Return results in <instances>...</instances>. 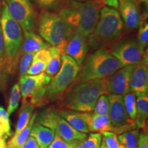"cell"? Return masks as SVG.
Segmentation results:
<instances>
[{
    "label": "cell",
    "instance_id": "38",
    "mask_svg": "<svg viewBox=\"0 0 148 148\" xmlns=\"http://www.w3.org/2000/svg\"><path fill=\"white\" fill-rule=\"evenodd\" d=\"M138 148H148L147 132H140L138 140Z\"/></svg>",
    "mask_w": 148,
    "mask_h": 148
},
{
    "label": "cell",
    "instance_id": "33",
    "mask_svg": "<svg viewBox=\"0 0 148 148\" xmlns=\"http://www.w3.org/2000/svg\"><path fill=\"white\" fill-rule=\"evenodd\" d=\"M47 64L48 62L47 61L40 60V59H33L32 64L29 66L26 74L34 75L42 73L45 71Z\"/></svg>",
    "mask_w": 148,
    "mask_h": 148
},
{
    "label": "cell",
    "instance_id": "4",
    "mask_svg": "<svg viewBox=\"0 0 148 148\" xmlns=\"http://www.w3.org/2000/svg\"><path fill=\"white\" fill-rule=\"evenodd\" d=\"M123 22L119 12L111 7L104 6L94 31L88 36V43L92 49L105 47L118 39L123 33Z\"/></svg>",
    "mask_w": 148,
    "mask_h": 148
},
{
    "label": "cell",
    "instance_id": "22",
    "mask_svg": "<svg viewBox=\"0 0 148 148\" xmlns=\"http://www.w3.org/2000/svg\"><path fill=\"white\" fill-rule=\"evenodd\" d=\"M37 116V113L34 112L32 115L30 120L27 125L22 129L19 132L14 134L12 138L9 140L7 143V147L8 148H19L23 144L25 143L30 135L31 130L34 125L35 121H36Z\"/></svg>",
    "mask_w": 148,
    "mask_h": 148
},
{
    "label": "cell",
    "instance_id": "2",
    "mask_svg": "<svg viewBox=\"0 0 148 148\" xmlns=\"http://www.w3.org/2000/svg\"><path fill=\"white\" fill-rule=\"evenodd\" d=\"M102 8L94 0H69L58 13L67 22L74 32L88 38L95 29Z\"/></svg>",
    "mask_w": 148,
    "mask_h": 148
},
{
    "label": "cell",
    "instance_id": "28",
    "mask_svg": "<svg viewBox=\"0 0 148 148\" xmlns=\"http://www.w3.org/2000/svg\"><path fill=\"white\" fill-rule=\"evenodd\" d=\"M20 98H21V90H20L19 84H15L12 86L10 91V97H9L8 106L7 108V112L10 115L13 113L18 106Z\"/></svg>",
    "mask_w": 148,
    "mask_h": 148
},
{
    "label": "cell",
    "instance_id": "31",
    "mask_svg": "<svg viewBox=\"0 0 148 148\" xmlns=\"http://www.w3.org/2000/svg\"><path fill=\"white\" fill-rule=\"evenodd\" d=\"M9 114L3 107L0 106V127L2 130L6 139L12 135L11 130Z\"/></svg>",
    "mask_w": 148,
    "mask_h": 148
},
{
    "label": "cell",
    "instance_id": "21",
    "mask_svg": "<svg viewBox=\"0 0 148 148\" xmlns=\"http://www.w3.org/2000/svg\"><path fill=\"white\" fill-rule=\"evenodd\" d=\"M30 136L36 139L40 148H47L54 138L55 132L35 121L31 130Z\"/></svg>",
    "mask_w": 148,
    "mask_h": 148
},
{
    "label": "cell",
    "instance_id": "6",
    "mask_svg": "<svg viewBox=\"0 0 148 148\" xmlns=\"http://www.w3.org/2000/svg\"><path fill=\"white\" fill-rule=\"evenodd\" d=\"M39 34L49 45L56 46L67 39L74 31L57 12L41 10L37 18Z\"/></svg>",
    "mask_w": 148,
    "mask_h": 148
},
{
    "label": "cell",
    "instance_id": "16",
    "mask_svg": "<svg viewBox=\"0 0 148 148\" xmlns=\"http://www.w3.org/2000/svg\"><path fill=\"white\" fill-rule=\"evenodd\" d=\"M83 116L88 125L89 132L103 134V132H114L108 114H97L92 112H83Z\"/></svg>",
    "mask_w": 148,
    "mask_h": 148
},
{
    "label": "cell",
    "instance_id": "45",
    "mask_svg": "<svg viewBox=\"0 0 148 148\" xmlns=\"http://www.w3.org/2000/svg\"><path fill=\"white\" fill-rule=\"evenodd\" d=\"M73 1H87V0H73Z\"/></svg>",
    "mask_w": 148,
    "mask_h": 148
},
{
    "label": "cell",
    "instance_id": "19",
    "mask_svg": "<svg viewBox=\"0 0 148 148\" xmlns=\"http://www.w3.org/2000/svg\"><path fill=\"white\" fill-rule=\"evenodd\" d=\"M58 112L61 117L63 118L74 129L85 134L89 132L88 125L83 116V112L66 109H58Z\"/></svg>",
    "mask_w": 148,
    "mask_h": 148
},
{
    "label": "cell",
    "instance_id": "39",
    "mask_svg": "<svg viewBox=\"0 0 148 148\" xmlns=\"http://www.w3.org/2000/svg\"><path fill=\"white\" fill-rule=\"evenodd\" d=\"M19 148H40V146L36 139L30 136Z\"/></svg>",
    "mask_w": 148,
    "mask_h": 148
},
{
    "label": "cell",
    "instance_id": "29",
    "mask_svg": "<svg viewBox=\"0 0 148 148\" xmlns=\"http://www.w3.org/2000/svg\"><path fill=\"white\" fill-rule=\"evenodd\" d=\"M102 136L99 133H90L86 139L81 141L74 148H99Z\"/></svg>",
    "mask_w": 148,
    "mask_h": 148
},
{
    "label": "cell",
    "instance_id": "10",
    "mask_svg": "<svg viewBox=\"0 0 148 148\" xmlns=\"http://www.w3.org/2000/svg\"><path fill=\"white\" fill-rule=\"evenodd\" d=\"M109 109L108 115L114 132L120 134L127 131L137 128L134 120L129 117L125 110L123 95L109 94L108 96Z\"/></svg>",
    "mask_w": 148,
    "mask_h": 148
},
{
    "label": "cell",
    "instance_id": "25",
    "mask_svg": "<svg viewBox=\"0 0 148 148\" xmlns=\"http://www.w3.org/2000/svg\"><path fill=\"white\" fill-rule=\"evenodd\" d=\"M41 10L58 12L63 8L69 0H33Z\"/></svg>",
    "mask_w": 148,
    "mask_h": 148
},
{
    "label": "cell",
    "instance_id": "5",
    "mask_svg": "<svg viewBox=\"0 0 148 148\" xmlns=\"http://www.w3.org/2000/svg\"><path fill=\"white\" fill-rule=\"evenodd\" d=\"M0 25L4 41L5 66L8 71H12L21 55L23 32L19 24L11 17L4 1L1 9Z\"/></svg>",
    "mask_w": 148,
    "mask_h": 148
},
{
    "label": "cell",
    "instance_id": "43",
    "mask_svg": "<svg viewBox=\"0 0 148 148\" xmlns=\"http://www.w3.org/2000/svg\"><path fill=\"white\" fill-rule=\"evenodd\" d=\"M99 148H108L106 146V144H105L104 140H103V139L101 140V145H100V147H99Z\"/></svg>",
    "mask_w": 148,
    "mask_h": 148
},
{
    "label": "cell",
    "instance_id": "44",
    "mask_svg": "<svg viewBox=\"0 0 148 148\" xmlns=\"http://www.w3.org/2000/svg\"><path fill=\"white\" fill-rule=\"evenodd\" d=\"M139 2H144L146 3V5H147V2H148V0H138Z\"/></svg>",
    "mask_w": 148,
    "mask_h": 148
},
{
    "label": "cell",
    "instance_id": "11",
    "mask_svg": "<svg viewBox=\"0 0 148 148\" xmlns=\"http://www.w3.org/2000/svg\"><path fill=\"white\" fill-rule=\"evenodd\" d=\"M145 49L138 41L127 40L116 45L110 52L123 67L134 66L141 62L147 56Z\"/></svg>",
    "mask_w": 148,
    "mask_h": 148
},
{
    "label": "cell",
    "instance_id": "13",
    "mask_svg": "<svg viewBox=\"0 0 148 148\" xmlns=\"http://www.w3.org/2000/svg\"><path fill=\"white\" fill-rule=\"evenodd\" d=\"M134 66H123L108 77L107 85L108 94L124 95L130 92V82Z\"/></svg>",
    "mask_w": 148,
    "mask_h": 148
},
{
    "label": "cell",
    "instance_id": "9",
    "mask_svg": "<svg viewBox=\"0 0 148 148\" xmlns=\"http://www.w3.org/2000/svg\"><path fill=\"white\" fill-rule=\"evenodd\" d=\"M11 17L23 32H34L37 27L36 12L30 0H4Z\"/></svg>",
    "mask_w": 148,
    "mask_h": 148
},
{
    "label": "cell",
    "instance_id": "20",
    "mask_svg": "<svg viewBox=\"0 0 148 148\" xmlns=\"http://www.w3.org/2000/svg\"><path fill=\"white\" fill-rule=\"evenodd\" d=\"M148 94L136 96V115L134 121L136 127L147 132Z\"/></svg>",
    "mask_w": 148,
    "mask_h": 148
},
{
    "label": "cell",
    "instance_id": "17",
    "mask_svg": "<svg viewBox=\"0 0 148 148\" xmlns=\"http://www.w3.org/2000/svg\"><path fill=\"white\" fill-rule=\"evenodd\" d=\"M53 131L66 141H82L88 136L85 133L80 132L74 129L60 116L57 119Z\"/></svg>",
    "mask_w": 148,
    "mask_h": 148
},
{
    "label": "cell",
    "instance_id": "1",
    "mask_svg": "<svg viewBox=\"0 0 148 148\" xmlns=\"http://www.w3.org/2000/svg\"><path fill=\"white\" fill-rule=\"evenodd\" d=\"M108 78L71 85L57 100L58 109L92 112L98 98L108 94Z\"/></svg>",
    "mask_w": 148,
    "mask_h": 148
},
{
    "label": "cell",
    "instance_id": "18",
    "mask_svg": "<svg viewBox=\"0 0 148 148\" xmlns=\"http://www.w3.org/2000/svg\"><path fill=\"white\" fill-rule=\"evenodd\" d=\"M24 37L23 38L21 47L20 49V53H34L42 49H47L50 45L46 43L42 40L41 36L36 34L34 32H23Z\"/></svg>",
    "mask_w": 148,
    "mask_h": 148
},
{
    "label": "cell",
    "instance_id": "14",
    "mask_svg": "<svg viewBox=\"0 0 148 148\" xmlns=\"http://www.w3.org/2000/svg\"><path fill=\"white\" fill-rule=\"evenodd\" d=\"M130 92L136 96L147 93L148 90V66L147 56L141 62L136 64L131 74L130 82Z\"/></svg>",
    "mask_w": 148,
    "mask_h": 148
},
{
    "label": "cell",
    "instance_id": "8",
    "mask_svg": "<svg viewBox=\"0 0 148 148\" xmlns=\"http://www.w3.org/2000/svg\"><path fill=\"white\" fill-rule=\"evenodd\" d=\"M51 79V77L43 72L34 75L26 74L20 75L18 84L23 97V103L29 102L35 108L48 103L45 98V92Z\"/></svg>",
    "mask_w": 148,
    "mask_h": 148
},
{
    "label": "cell",
    "instance_id": "15",
    "mask_svg": "<svg viewBox=\"0 0 148 148\" xmlns=\"http://www.w3.org/2000/svg\"><path fill=\"white\" fill-rule=\"evenodd\" d=\"M138 0H119L120 16L125 26L134 29L139 25L141 14Z\"/></svg>",
    "mask_w": 148,
    "mask_h": 148
},
{
    "label": "cell",
    "instance_id": "32",
    "mask_svg": "<svg viewBox=\"0 0 148 148\" xmlns=\"http://www.w3.org/2000/svg\"><path fill=\"white\" fill-rule=\"evenodd\" d=\"M109 109L108 98L106 95H101L96 101L92 113L97 114H108Z\"/></svg>",
    "mask_w": 148,
    "mask_h": 148
},
{
    "label": "cell",
    "instance_id": "23",
    "mask_svg": "<svg viewBox=\"0 0 148 148\" xmlns=\"http://www.w3.org/2000/svg\"><path fill=\"white\" fill-rule=\"evenodd\" d=\"M48 50L49 51L50 57L45 71L47 75L52 77L60 69L62 63V54L57 46L49 47Z\"/></svg>",
    "mask_w": 148,
    "mask_h": 148
},
{
    "label": "cell",
    "instance_id": "27",
    "mask_svg": "<svg viewBox=\"0 0 148 148\" xmlns=\"http://www.w3.org/2000/svg\"><path fill=\"white\" fill-rule=\"evenodd\" d=\"M125 110L129 117L135 119L136 115V96L134 92H129L123 95Z\"/></svg>",
    "mask_w": 148,
    "mask_h": 148
},
{
    "label": "cell",
    "instance_id": "36",
    "mask_svg": "<svg viewBox=\"0 0 148 148\" xmlns=\"http://www.w3.org/2000/svg\"><path fill=\"white\" fill-rule=\"evenodd\" d=\"M34 55V53H27L22 55L18 64V70L21 75H25L27 73L29 66L32 64Z\"/></svg>",
    "mask_w": 148,
    "mask_h": 148
},
{
    "label": "cell",
    "instance_id": "12",
    "mask_svg": "<svg viewBox=\"0 0 148 148\" xmlns=\"http://www.w3.org/2000/svg\"><path fill=\"white\" fill-rule=\"evenodd\" d=\"M56 46L62 56H69L79 66L82 64L89 49L87 38L75 32Z\"/></svg>",
    "mask_w": 148,
    "mask_h": 148
},
{
    "label": "cell",
    "instance_id": "24",
    "mask_svg": "<svg viewBox=\"0 0 148 148\" xmlns=\"http://www.w3.org/2000/svg\"><path fill=\"white\" fill-rule=\"evenodd\" d=\"M34 108L35 107L30 103L26 102L23 103L19 112L17 123L16 125L14 134L19 132L22 129H23L27 125L31 117H32Z\"/></svg>",
    "mask_w": 148,
    "mask_h": 148
},
{
    "label": "cell",
    "instance_id": "35",
    "mask_svg": "<svg viewBox=\"0 0 148 148\" xmlns=\"http://www.w3.org/2000/svg\"><path fill=\"white\" fill-rule=\"evenodd\" d=\"M103 140L108 148H125L118 140L117 134L112 132L103 133Z\"/></svg>",
    "mask_w": 148,
    "mask_h": 148
},
{
    "label": "cell",
    "instance_id": "34",
    "mask_svg": "<svg viewBox=\"0 0 148 148\" xmlns=\"http://www.w3.org/2000/svg\"><path fill=\"white\" fill-rule=\"evenodd\" d=\"M81 141H66L55 133L54 138L47 148H74Z\"/></svg>",
    "mask_w": 148,
    "mask_h": 148
},
{
    "label": "cell",
    "instance_id": "30",
    "mask_svg": "<svg viewBox=\"0 0 148 148\" xmlns=\"http://www.w3.org/2000/svg\"><path fill=\"white\" fill-rule=\"evenodd\" d=\"M147 14L145 15L143 14L140 18V21L139 23V29H138L137 34V41L140 45L143 47H146L148 42V24L146 20L147 18Z\"/></svg>",
    "mask_w": 148,
    "mask_h": 148
},
{
    "label": "cell",
    "instance_id": "7",
    "mask_svg": "<svg viewBox=\"0 0 148 148\" xmlns=\"http://www.w3.org/2000/svg\"><path fill=\"white\" fill-rule=\"evenodd\" d=\"M80 66L69 56H62L60 69L51 77L46 88L45 98L47 102L57 101L68 89L76 78Z\"/></svg>",
    "mask_w": 148,
    "mask_h": 148
},
{
    "label": "cell",
    "instance_id": "26",
    "mask_svg": "<svg viewBox=\"0 0 148 148\" xmlns=\"http://www.w3.org/2000/svg\"><path fill=\"white\" fill-rule=\"evenodd\" d=\"M139 134V130L135 129L121 133L117 137L120 143L125 148H138Z\"/></svg>",
    "mask_w": 148,
    "mask_h": 148
},
{
    "label": "cell",
    "instance_id": "42",
    "mask_svg": "<svg viewBox=\"0 0 148 148\" xmlns=\"http://www.w3.org/2000/svg\"><path fill=\"white\" fill-rule=\"evenodd\" d=\"M94 1H95L96 3H97L99 6L101 7V8H103V7H104L105 3L103 1V0H94Z\"/></svg>",
    "mask_w": 148,
    "mask_h": 148
},
{
    "label": "cell",
    "instance_id": "37",
    "mask_svg": "<svg viewBox=\"0 0 148 148\" xmlns=\"http://www.w3.org/2000/svg\"><path fill=\"white\" fill-rule=\"evenodd\" d=\"M3 66H5V48L4 41L1 25H0V70L2 69ZM6 67V66H5Z\"/></svg>",
    "mask_w": 148,
    "mask_h": 148
},
{
    "label": "cell",
    "instance_id": "3",
    "mask_svg": "<svg viewBox=\"0 0 148 148\" xmlns=\"http://www.w3.org/2000/svg\"><path fill=\"white\" fill-rule=\"evenodd\" d=\"M121 67L107 48L101 47L84 59L71 85L108 77Z\"/></svg>",
    "mask_w": 148,
    "mask_h": 148
},
{
    "label": "cell",
    "instance_id": "40",
    "mask_svg": "<svg viewBox=\"0 0 148 148\" xmlns=\"http://www.w3.org/2000/svg\"><path fill=\"white\" fill-rule=\"evenodd\" d=\"M0 148H8L7 147L6 138H5L1 127H0Z\"/></svg>",
    "mask_w": 148,
    "mask_h": 148
},
{
    "label": "cell",
    "instance_id": "41",
    "mask_svg": "<svg viewBox=\"0 0 148 148\" xmlns=\"http://www.w3.org/2000/svg\"><path fill=\"white\" fill-rule=\"evenodd\" d=\"M105 4H107L112 8L116 9L119 8V0H103Z\"/></svg>",
    "mask_w": 148,
    "mask_h": 148
}]
</instances>
